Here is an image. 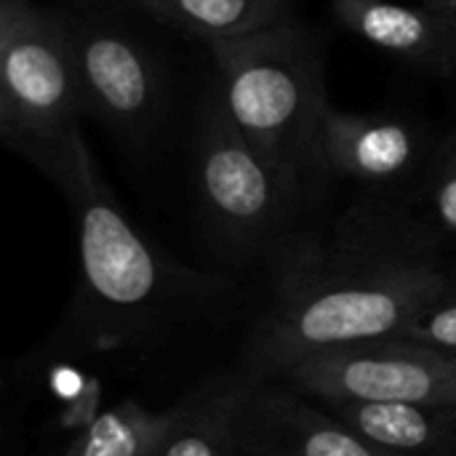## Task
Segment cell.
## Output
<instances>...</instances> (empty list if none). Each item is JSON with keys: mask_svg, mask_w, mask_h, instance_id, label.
<instances>
[{"mask_svg": "<svg viewBox=\"0 0 456 456\" xmlns=\"http://www.w3.org/2000/svg\"><path fill=\"white\" fill-rule=\"evenodd\" d=\"M452 273L446 254L422 246L382 198L361 200L331 238L297 235L275 256V289L248 334L246 374L278 379L305 358L401 337Z\"/></svg>", "mask_w": 456, "mask_h": 456, "instance_id": "obj_1", "label": "cell"}, {"mask_svg": "<svg viewBox=\"0 0 456 456\" xmlns=\"http://www.w3.org/2000/svg\"><path fill=\"white\" fill-rule=\"evenodd\" d=\"M61 192L77 230L80 289L72 321L83 342L102 347L155 342L211 310L232 289L219 275L190 270L142 235L99 174L88 144Z\"/></svg>", "mask_w": 456, "mask_h": 456, "instance_id": "obj_2", "label": "cell"}, {"mask_svg": "<svg viewBox=\"0 0 456 456\" xmlns=\"http://www.w3.org/2000/svg\"><path fill=\"white\" fill-rule=\"evenodd\" d=\"M216 91L240 131L305 192L323 168L326 99L323 37L289 19L246 35L208 40Z\"/></svg>", "mask_w": 456, "mask_h": 456, "instance_id": "obj_3", "label": "cell"}, {"mask_svg": "<svg viewBox=\"0 0 456 456\" xmlns=\"http://www.w3.org/2000/svg\"><path fill=\"white\" fill-rule=\"evenodd\" d=\"M86 115L64 5L0 0V136L59 190L86 144Z\"/></svg>", "mask_w": 456, "mask_h": 456, "instance_id": "obj_4", "label": "cell"}, {"mask_svg": "<svg viewBox=\"0 0 456 456\" xmlns=\"http://www.w3.org/2000/svg\"><path fill=\"white\" fill-rule=\"evenodd\" d=\"M192 190L206 232L227 259H275L297 238L302 192L240 131L216 86L195 118Z\"/></svg>", "mask_w": 456, "mask_h": 456, "instance_id": "obj_5", "label": "cell"}, {"mask_svg": "<svg viewBox=\"0 0 456 456\" xmlns=\"http://www.w3.org/2000/svg\"><path fill=\"white\" fill-rule=\"evenodd\" d=\"M86 115L126 144L147 147L166 115V72L152 45L99 0L64 5Z\"/></svg>", "mask_w": 456, "mask_h": 456, "instance_id": "obj_6", "label": "cell"}, {"mask_svg": "<svg viewBox=\"0 0 456 456\" xmlns=\"http://www.w3.org/2000/svg\"><path fill=\"white\" fill-rule=\"evenodd\" d=\"M281 382L329 403L456 406V358L406 337L337 347L294 363Z\"/></svg>", "mask_w": 456, "mask_h": 456, "instance_id": "obj_7", "label": "cell"}, {"mask_svg": "<svg viewBox=\"0 0 456 456\" xmlns=\"http://www.w3.org/2000/svg\"><path fill=\"white\" fill-rule=\"evenodd\" d=\"M235 456H401L366 441L281 379L248 377Z\"/></svg>", "mask_w": 456, "mask_h": 456, "instance_id": "obj_8", "label": "cell"}, {"mask_svg": "<svg viewBox=\"0 0 456 456\" xmlns=\"http://www.w3.org/2000/svg\"><path fill=\"white\" fill-rule=\"evenodd\" d=\"M436 142L409 118L331 107L323 123L321 158L323 168L342 179L403 192L428 171Z\"/></svg>", "mask_w": 456, "mask_h": 456, "instance_id": "obj_9", "label": "cell"}, {"mask_svg": "<svg viewBox=\"0 0 456 456\" xmlns=\"http://www.w3.org/2000/svg\"><path fill=\"white\" fill-rule=\"evenodd\" d=\"M339 27L398 61L456 77V0H331Z\"/></svg>", "mask_w": 456, "mask_h": 456, "instance_id": "obj_10", "label": "cell"}, {"mask_svg": "<svg viewBox=\"0 0 456 456\" xmlns=\"http://www.w3.org/2000/svg\"><path fill=\"white\" fill-rule=\"evenodd\" d=\"M366 441L401 456H456V406L446 403H329Z\"/></svg>", "mask_w": 456, "mask_h": 456, "instance_id": "obj_11", "label": "cell"}, {"mask_svg": "<svg viewBox=\"0 0 456 456\" xmlns=\"http://www.w3.org/2000/svg\"><path fill=\"white\" fill-rule=\"evenodd\" d=\"M248 374H216L174 403V419L155 456H235L238 414Z\"/></svg>", "mask_w": 456, "mask_h": 456, "instance_id": "obj_12", "label": "cell"}, {"mask_svg": "<svg viewBox=\"0 0 456 456\" xmlns=\"http://www.w3.org/2000/svg\"><path fill=\"white\" fill-rule=\"evenodd\" d=\"M299 0H128L131 8L203 43L297 19Z\"/></svg>", "mask_w": 456, "mask_h": 456, "instance_id": "obj_13", "label": "cell"}, {"mask_svg": "<svg viewBox=\"0 0 456 456\" xmlns=\"http://www.w3.org/2000/svg\"><path fill=\"white\" fill-rule=\"evenodd\" d=\"M171 419L174 406L166 411H147L128 398L91 419L61 456H155Z\"/></svg>", "mask_w": 456, "mask_h": 456, "instance_id": "obj_14", "label": "cell"}, {"mask_svg": "<svg viewBox=\"0 0 456 456\" xmlns=\"http://www.w3.org/2000/svg\"><path fill=\"white\" fill-rule=\"evenodd\" d=\"M379 198H385L411 232L433 251L446 254L456 240V174L428 176L403 192Z\"/></svg>", "mask_w": 456, "mask_h": 456, "instance_id": "obj_15", "label": "cell"}, {"mask_svg": "<svg viewBox=\"0 0 456 456\" xmlns=\"http://www.w3.org/2000/svg\"><path fill=\"white\" fill-rule=\"evenodd\" d=\"M401 337L456 358V267L449 283L411 318Z\"/></svg>", "mask_w": 456, "mask_h": 456, "instance_id": "obj_16", "label": "cell"}, {"mask_svg": "<svg viewBox=\"0 0 456 456\" xmlns=\"http://www.w3.org/2000/svg\"><path fill=\"white\" fill-rule=\"evenodd\" d=\"M444 174H456V126L452 131H446L444 136H438L433 158H430V166L422 174V179L444 176Z\"/></svg>", "mask_w": 456, "mask_h": 456, "instance_id": "obj_17", "label": "cell"}]
</instances>
